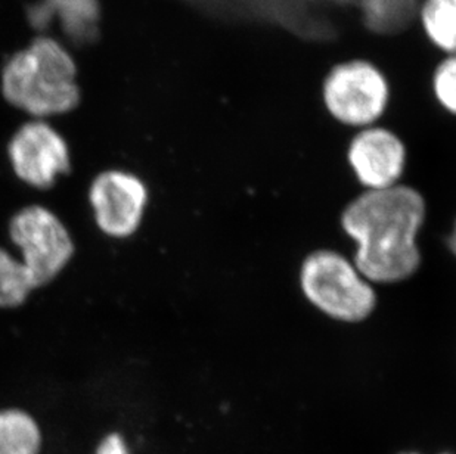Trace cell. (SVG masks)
I'll return each instance as SVG.
<instances>
[{"instance_id": "obj_14", "label": "cell", "mask_w": 456, "mask_h": 454, "mask_svg": "<svg viewBox=\"0 0 456 454\" xmlns=\"http://www.w3.org/2000/svg\"><path fill=\"white\" fill-rule=\"evenodd\" d=\"M96 454H129L125 440L118 434H110L101 442Z\"/></svg>"}, {"instance_id": "obj_5", "label": "cell", "mask_w": 456, "mask_h": 454, "mask_svg": "<svg viewBox=\"0 0 456 454\" xmlns=\"http://www.w3.org/2000/svg\"><path fill=\"white\" fill-rule=\"evenodd\" d=\"M328 111L350 126L379 120L387 107L388 85L383 74L365 61L337 65L323 85Z\"/></svg>"}, {"instance_id": "obj_13", "label": "cell", "mask_w": 456, "mask_h": 454, "mask_svg": "<svg viewBox=\"0 0 456 454\" xmlns=\"http://www.w3.org/2000/svg\"><path fill=\"white\" fill-rule=\"evenodd\" d=\"M435 92L439 102L456 116V55L444 60L436 69Z\"/></svg>"}, {"instance_id": "obj_10", "label": "cell", "mask_w": 456, "mask_h": 454, "mask_svg": "<svg viewBox=\"0 0 456 454\" xmlns=\"http://www.w3.org/2000/svg\"><path fill=\"white\" fill-rule=\"evenodd\" d=\"M42 434L33 416L20 409L0 410V454H39Z\"/></svg>"}, {"instance_id": "obj_11", "label": "cell", "mask_w": 456, "mask_h": 454, "mask_svg": "<svg viewBox=\"0 0 456 454\" xmlns=\"http://www.w3.org/2000/svg\"><path fill=\"white\" fill-rule=\"evenodd\" d=\"M421 20L431 42L456 55V0H424Z\"/></svg>"}, {"instance_id": "obj_12", "label": "cell", "mask_w": 456, "mask_h": 454, "mask_svg": "<svg viewBox=\"0 0 456 454\" xmlns=\"http://www.w3.org/2000/svg\"><path fill=\"white\" fill-rule=\"evenodd\" d=\"M33 289L30 273L21 260L0 248V307L13 309L24 304Z\"/></svg>"}, {"instance_id": "obj_9", "label": "cell", "mask_w": 456, "mask_h": 454, "mask_svg": "<svg viewBox=\"0 0 456 454\" xmlns=\"http://www.w3.org/2000/svg\"><path fill=\"white\" fill-rule=\"evenodd\" d=\"M53 15L76 46L94 44L100 37V0H39L27 9V20L36 30H44Z\"/></svg>"}, {"instance_id": "obj_2", "label": "cell", "mask_w": 456, "mask_h": 454, "mask_svg": "<svg viewBox=\"0 0 456 454\" xmlns=\"http://www.w3.org/2000/svg\"><path fill=\"white\" fill-rule=\"evenodd\" d=\"M77 65L58 40L39 36L30 46L9 58L2 69L4 101L44 120L62 116L80 105Z\"/></svg>"}, {"instance_id": "obj_8", "label": "cell", "mask_w": 456, "mask_h": 454, "mask_svg": "<svg viewBox=\"0 0 456 454\" xmlns=\"http://www.w3.org/2000/svg\"><path fill=\"white\" fill-rule=\"evenodd\" d=\"M405 158V146L388 130H363L350 145V164L359 182L370 191L396 186L403 173Z\"/></svg>"}, {"instance_id": "obj_4", "label": "cell", "mask_w": 456, "mask_h": 454, "mask_svg": "<svg viewBox=\"0 0 456 454\" xmlns=\"http://www.w3.org/2000/svg\"><path fill=\"white\" fill-rule=\"evenodd\" d=\"M9 236L20 249L36 289L51 283L73 257V239L67 227L45 207H24L13 215Z\"/></svg>"}, {"instance_id": "obj_3", "label": "cell", "mask_w": 456, "mask_h": 454, "mask_svg": "<svg viewBox=\"0 0 456 454\" xmlns=\"http://www.w3.org/2000/svg\"><path fill=\"white\" fill-rule=\"evenodd\" d=\"M302 287L310 303L337 320H363L375 307L370 283L354 264L334 251H318L305 258Z\"/></svg>"}, {"instance_id": "obj_1", "label": "cell", "mask_w": 456, "mask_h": 454, "mask_svg": "<svg viewBox=\"0 0 456 454\" xmlns=\"http://www.w3.org/2000/svg\"><path fill=\"white\" fill-rule=\"evenodd\" d=\"M421 195L408 186L368 191L341 217L357 244L354 267L372 282H399L419 267L417 233L424 222Z\"/></svg>"}, {"instance_id": "obj_7", "label": "cell", "mask_w": 456, "mask_h": 454, "mask_svg": "<svg viewBox=\"0 0 456 454\" xmlns=\"http://www.w3.org/2000/svg\"><path fill=\"white\" fill-rule=\"evenodd\" d=\"M89 199L101 231L111 238L125 239L142 223L148 191L132 173L108 170L92 182Z\"/></svg>"}, {"instance_id": "obj_15", "label": "cell", "mask_w": 456, "mask_h": 454, "mask_svg": "<svg viewBox=\"0 0 456 454\" xmlns=\"http://www.w3.org/2000/svg\"><path fill=\"white\" fill-rule=\"evenodd\" d=\"M449 248L452 249V253L456 255V223L455 227H453L452 235L449 236Z\"/></svg>"}, {"instance_id": "obj_6", "label": "cell", "mask_w": 456, "mask_h": 454, "mask_svg": "<svg viewBox=\"0 0 456 454\" xmlns=\"http://www.w3.org/2000/svg\"><path fill=\"white\" fill-rule=\"evenodd\" d=\"M8 155L20 181L49 189L69 172V150L64 137L44 120L28 121L9 142Z\"/></svg>"}]
</instances>
